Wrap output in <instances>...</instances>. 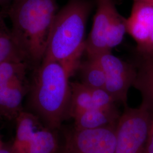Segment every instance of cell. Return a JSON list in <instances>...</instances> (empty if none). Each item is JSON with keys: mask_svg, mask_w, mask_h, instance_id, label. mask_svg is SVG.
Here are the masks:
<instances>
[{"mask_svg": "<svg viewBox=\"0 0 153 153\" xmlns=\"http://www.w3.org/2000/svg\"><path fill=\"white\" fill-rule=\"evenodd\" d=\"M57 11V0H16L9 6L13 38L34 69L44 59Z\"/></svg>", "mask_w": 153, "mask_h": 153, "instance_id": "obj_1", "label": "cell"}, {"mask_svg": "<svg viewBox=\"0 0 153 153\" xmlns=\"http://www.w3.org/2000/svg\"><path fill=\"white\" fill-rule=\"evenodd\" d=\"M95 0H69L57 11L49 34L43 60L55 61L72 76L85 52V32Z\"/></svg>", "mask_w": 153, "mask_h": 153, "instance_id": "obj_2", "label": "cell"}, {"mask_svg": "<svg viewBox=\"0 0 153 153\" xmlns=\"http://www.w3.org/2000/svg\"><path fill=\"white\" fill-rule=\"evenodd\" d=\"M71 74L60 63L43 60L35 69L29 88V104L48 128L55 131L69 117Z\"/></svg>", "mask_w": 153, "mask_h": 153, "instance_id": "obj_3", "label": "cell"}, {"mask_svg": "<svg viewBox=\"0 0 153 153\" xmlns=\"http://www.w3.org/2000/svg\"><path fill=\"white\" fill-rule=\"evenodd\" d=\"M153 114L144 105L125 107L116 125L115 153H142Z\"/></svg>", "mask_w": 153, "mask_h": 153, "instance_id": "obj_4", "label": "cell"}, {"mask_svg": "<svg viewBox=\"0 0 153 153\" xmlns=\"http://www.w3.org/2000/svg\"><path fill=\"white\" fill-rule=\"evenodd\" d=\"M105 74L104 88L109 93L116 103L127 106L128 92L135 81L136 68L134 64L123 60L106 52L95 58Z\"/></svg>", "mask_w": 153, "mask_h": 153, "instance_id": "obj_5", "label": "cell"}, {"mask_svg": "<svg viewBox=\"0 0 153 153\" xmlns=\"http://www.w3.org/2000/svg\"><path fill=\"white\" fill-rule=\"evenodd\" d=\"M116 125L88 130L74 128L67 134L62 153H115Z\"/></svg>", "mask_w": 153, "mask_h": 153, "instance_id": "obj_6", "label": "cell"}, {"mask_svg": "<svg viewBox=\"0 0 153 153\" xmlns=\"http://www.w3.org/2000/svg\"><path fill=\"white\" fill-rule=\"evenodd\" d=\"M126 33L136 43V53L153 52V7L133 1L129 16L126 18Z\"/></svg>", "mask_w": 153, "mask_h": 153, "instance_id": "obj_7", "label": "cell"}, {"mask_svg": "<svg viewBox=\"0 0 153 153\" xmlns=\"http://www.w3.org/2000/svg\"><path fill=\"white\" fill-rule=\"evenodd\" d=\"M95 1L97 10L93 26L85 42V52L90 59L108 52L106 48L107 34L113 19L119 13L114 0Z\"/></svg>", "mask_w": 153, "mask_h": 153, "instance_id": "obj_8", "label": "cell"}, {"mask_svg": "<svg viewBox=\"0 0 153 153\" xmlns=\"http://www.w3.org/2000/svg\"><path fill=\"white\" fill-rule=\"evenodd\" d=\"M30 86L26 78L0 82V116L16 118L22 111V103Z\"/></svg>", "mask_w": 153, "mask_h": 153, "instance_id": "obj_9", "label": "cell"}, {"mask_svg": "<svg viewBox=\"0 0 153 153\" xmlns=\"http://www.w3.org/2000/svg\"><path fill=\"white\" fill-rule=\"evenodd\" d=\"M133 62L137 71L133 86L141 94V103L153 114V52L136 53Z\"/></svg>", "mask_w": 153, "mask_h": 153, "instance_id": "obj_10", "label": "cell"}, {"mask_svg": "<svg viewBox=\"0 0 153 153\" xmlns=\"http://www.w3.org/2000/svg\"><path fill=\"white\" fill-rule=\"evenodd\" d=\"M119 116L118 113L107 112L93 108L82 112L73 119L75 129L88 130L116 125Z\"/></svg>", "mask_w": 153, "mask_h": 153, "instance_id": "obj_11", "label": "cell"}, {"mask_svg": "<svg viewBox=\"0 0 153 153\" xmlns=\"http://www.w3.org/2000/svg\"><path fill=\"white\" fill-rule=\"evenodd\" d=\"M58 140L54 131L47 128L38 129L31 139L22 148L11 153H56Z\"/></svg>", "mask_w": 153, "mask_h": 153, "instance_id": "obj_12", "label": "cell"}, {"mask_svg": "<svg viewBox=\"0 0 153 153\" xmlns=\"http://www.w3.org/2000/svg\"><path fill=\"white\" fill-rule=\"evenodd\" d=\"M38 116L33 113L22 111L16 118V136L10 148L11 151H16L25 146L38 129Z\"/></svg>", "mask_w": 153, "mask_h": 153, "instance_id": "obj_13", "label": "cell"}, {"mask_svg": "<svg viewBox=\"0 0 153 153\" xmlns=\"http://www.w3.org/2000/svg\"><path fill=\"white\" fill-rule=\"evenodd\" d=\"M77 71L80 73L81 82L88 88H104L105 74L97 59L87 58L86 60L81 62Z\"/></svg>", "mask_w": 153, "mask_h": 153, "instance_id": "obj_14", "label": "cell"}, {"mask_svg": "<svg viewBox=\"0 0 153 153\" xmlns=\"http://www.w3.org/2000/svg\"><path fill=\"white\" fill-rule=\"evenodd\" d=\"M71 98L69 117L73 118L94 107L90 88L81 82H71Z\"/></svg>", "mask_w": 153, "mask_h": 153, "instance_id": "obj_15", "label": "cell"}, {"mask_svg": "<svg viewBox=\"0 0 153 153\" xmlns=\"http://www.w3.org/2000/svg\"><path fill=\"white\" fill-rule=\"evenodd\" d=\"M9 60L27 62L17 47L11 30L6 27L0 13V62Z\"/></svg>", "mask_w": 153, "mask_h": 153, "instance_id": "obj_16", "label": "cell"}, {"mask_svg": "<svg viewBox=\"0 0 153 153\" xmlns=\"http://www.w3.org/2000/svg\"><path fill=\"white\" fill-rule=\"evenodd\" d=\"M126 33H127L126 18L119 13L113 19L107 34L106 48L107 51L111 52L112 49L120 45Z\"/></svg>", "mask_w": 153, "mask_h": 153, "instance_id": "obj_17", "label": "cell"}, {"mask_svg": "<svg viewBox=\"0 0 153 153\" xmlns=\"http://www.w3.org/2000/svg\"><path fill=\"white\" fill-rule=\"evenodd\" d=\"M93 107L107 112L118 113L115 102L112 96L104 88H90Z\"/></svg>", "mask_w": 153, "mask_h": 153, "instance_id": "obj_18", "label": "cell"}, {"mask_svg": "<svg viewBox=\"0 0 153 153\" xmlns=\"http://www.w3.org/2000/svg\"><path fill=\"white\" fill-rule=\"evenodd\" d=\"M142 153H153V134L149 135Z\"/></svg>", "mask_w": 153, "mask_h": 153, "instance_id": "obj_19", "label": "cell"}, {"mask_svg": "<svg viewBox=\"0 0 153 153\" xmlns=\"http://www.w3.org/2000/svg\"><path fill=\"white\" fill-rule=\"evenodd\" d=\"M16 0H0V5L9 6Z\"/></svg>", "mask_w": 153, "mask_h": 153, "instance_id": "obj_20", "label": "cell"}, {"mask_svg": "<svg viewBox=\"0 0 153 153\" xmlns=\"http://www.w3.org/2000/svg\"><path fill=\"white\" fill-rule=\"evenodd\" d=\"M133 1L142 2L148 4L149 5L153 7V0H133Z\"/></svg>", "mask_w": 153, "mask_h": 153, "instance_id": "obj_21", "label": "cell"}, {"mask_svg": "<svg viewBox=\"0 0 153 153\" xmlns=\"http://www.w3.org/2000/svg\"><path fill=\"white\" fill-rule=\"evenodd\" d=\"M0 153H11L10 148V149H6L2 148V146L0 148Z\"/></svg>", "mask_w": 153, "mask_h": 153, "instance_id": "obj_22", "label": "cell"}, {"mask_svg": "<svg viewBox=\"0 0 153 153\" xmlns=\"http://www.w3.org/2000/svg\"><path fill=\"white\" fill-rule=\"evenodd\" d=\"M152 134H153V116L152 120V122H151V124H150L149 135H152Z\"/></svg>", "mask_w": 153, "mask_h": 153, "instance_id": "obj_23", "label": "cell"}, {"mask_svg": "<svg viewBox=\"0 0 153 153\" xmlns=\"http://www.w3.org/2000/svg\"><path fill=\"white\" fill-rule=\"evenodd\" d=\"M1 147V142H0V148Z\"/></svg>", "mask_w": 153, "mask_h": 153, "instance_id": "obj_24", "label": "cell"}]
</instances>
